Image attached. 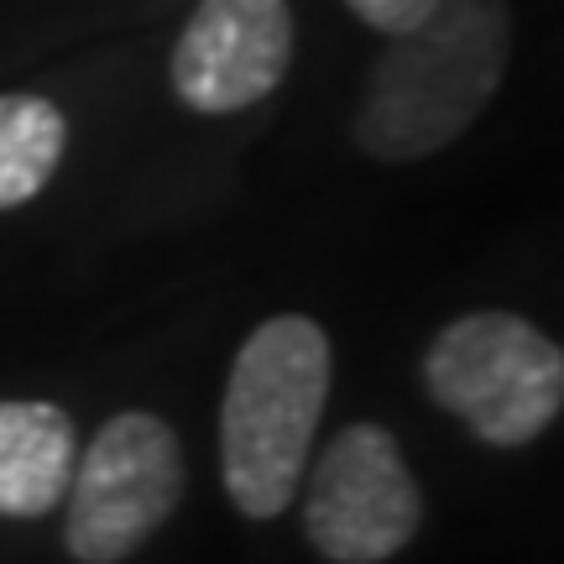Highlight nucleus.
Masks as SVG:
<instances>
[{"mask_svg": "<svg viewBox=\"0 0 564 564\" xmlns=\"http://www.w3.org/2000/svg\"><path fill=\"white\" fill-rule=\"evenodd\" d=\"M63 110L42 95H0V209H17L63 162Z\"/></svg>", "mask_w": 564, "mask_h": 564, "instance_id": "nucleus-8", "label": "nucleus"}, {"mask_svg": "<svg viewBox=\"0 0 564 564\" xmlns=\"http://www.w3.org/2000/svg\"><path fill=\"white\" fill-rule=\"evenodd\" d=\"M329 398V335L303 314L251 329L220 403V470L246 518H278L299 497Z\"/></svg>", "mask_w": 564, "mask_h": 564, "instance_id": "nucleus-2", "label": "nucleus"}, {"mask_svg": "<svg viewBox=\"0 0 564 564\" xmlns=\"http://www.w3.org/2000/svg\"><path fill=\"white\" fill-rule=\"evenodd\" d=\"M429 398L486 444H533L564 408V350L518 314H465L423 356Z\"/></svg>", "mask_w": 564, "mask_h": 564, "instance_id": "nucleus-3", "label": "nucleus"}, {"mask_svg": "<svg viewBox=\"0 0 564 564\" xmlns=\"http://www.w3.org/2000/svg\"><path fill=\"white\" fill-rule=\"evenodd\" d=\"M423 491L382 423H350L314 465L303 533L335 564H382L413 544Z\"/></svg>", "mask_w": 564, "mask_h": 564, "instance_id": "nucleus-5", "label": "nucleus"}, {"mask_svg": "<svg viewBox=\"0 0 564 564\" xmlns=\"http://www.w3.org/2000/svg\"><path fill=\"white\" fill-rule=\"evenodd\" d=\"M74 423L53 403H0V518H42L74 481Z\"/></svg>", "mask_w": 564, "mask_h": 564, "instance_id": "nucleus-7", "label": "nucleus"}, {"mask_svg": "<svg viewBox=\"0 0 564 564\" xmlns=\"http://www.w3.org/2000/svg\"><path fill=\"white\" fill-rule=\"evenodd\" d=\"M293 58L288 0H204L173 47V89L188 110L230 116L267 100Z\"/></svg>", "mask_w": 564, "mask_h": 564, "instance_id": "nucleus-6", "label": "nucleus"}, {"mask_svg": "<svg viewBox=\"0 0 564 564\" xmlns=\"http://www.w3.org/2000/svg\"><path fill=\"white\" fill-rule=\"evenodd\" d=\"M345 6H350L366 26H377V32H387V37H398V32H408L434 0H345Z\"/></svg>", "mask_w": 564, "mask_h": 564, "instance_id": "nucleus-9", "label": "nucleus"}, {"mask_svg": "<svg viewBox=\"0 0 564 564\" xmlns=\"http://www.w3.org/2000/svg\"><path fill=\"white\" fill-rule=\"evenodd\" d=\"M178 434L152 413H116L74 460L63 544L79 564H121L178 512Z\"/></svg>", "mask_w": 564, "mask_h": 564, "instance_id": "nucleus-4", "label": "nucleus"}, {"mask_svg": "<svg viewBox=\"0 0 564 564\" xmlns=\"http://www.w3.org/2000/svg\"><path fill=\"white\" fill-rule=\"evenodd\" d=\"M512 53L507 0H434L387 42L356 110V141L382 162H413L481 121Z\"/></svg>", "mask_w": 564, "mask_h": 564, "instance_id": "nucleus-1", "label": "nucleus"}]
</instances>
